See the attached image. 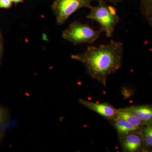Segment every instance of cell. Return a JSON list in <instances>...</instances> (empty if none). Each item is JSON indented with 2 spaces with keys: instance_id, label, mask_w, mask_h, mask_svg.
Instances as JSON below:
<instances>
[{
  "instance_id": "14",
  "label": "cell",
  "mask_w": 152,
  "mask_h": 152,
  "mask_svg": "<svg viewBox=\"0 0 152 152\" xmlns=\"http://www.w3.org/2000/svg\"><path fill=\"white\" fill-rule=\"evenodd\" d=\"M101 0H92V1L98 2ZM107 3H109L113 5L114 6H117L120 4H121L124 1V0H103Z\"/></svg>"
},
{
  "instance_id": "1",
  "label": "cell",
  "mask_w": 152,
  "mask_h": 152,
  "mask_svg": "<svg viewBox=\"0 0 152 152\" xmlns=\"http://www.w3.org/2000/svg\"><path fill=\"white\" fill-rule=\"evenodd\" d=\"M124 49L122 43L112 40L98 47H88L84 52L71 57L82 63L90 77L105 87L108 77L122 66Z\"/></svg>"
},
{
  "instance_id": "16",
  "label": "cell",
  "mask_w": 152,
  "mask_h": 152,
  "mask_svg": "<svg viewBox=\"0 0 152 152\" xmlns=\"http://www.w3.org/2000/svg\"><path fill=\"white\" fill-rule=\"evenodd\" d=\"M3 136V132L2 130L0 129V142L1 140V139L2 138Z\"/></svg>"
},
{
  "instance_id": "11",
  "label": "cell",
  "mask_w": 152,
  "mask_h": 152,
  "mask_svg": "<svg viewBox=\"0 0 152 152\" xmlns=\"http://www.w3.org/2000/svg\"><path fill=\"white\" fill-rule=\"evenodd\" d=\"M144 137L148 145L152 146V125L147 126L144 130Z\"/></svg>"
},
{
  "instance_id": "6",
  "label": "cell",
  "mask_w": 152,
  "mask_h": 152,
  "mask_svg": "<svg viewBox=\"0 0 152 152\" xmlns=\"http://www.w3.org/2000/svg\"><path fill=\"white\" fill-rule=\"evenodd\" d=\"M124 137L122 139V145L126 151H136L140 148L142 140L138 135L131 133Z\"/></svg>"
},
{
  "instance_id": "7",
  "label": "cell",
  "mask_w": 152,
  "mask_h": 152,
  "mask_svg": "<svg viewBox=\"0 0 152 152\" xmlns=\"http://www.w3.org/2000/svg\"><path fill=\"white\" fill-rule=\"evenodd\" d=\"M116 118L124 120L138 128L141 125L142 121L135 114L126 110L125 109L118 110Z\"/></svg>"
},
{
  "instance_id": "15",
  "label": "cell",
  "mask_w": 152,
  "mask_h": 152,
  "mask_svg": "<svg viewBox=\"0 0 152 152\" xmlns=\"http://www.w3.org/2000/svg\"><path fill=\"white\" fill-rule=\"evenodd\" d=\"M12 2L15 3H18L22 2L23 0H11Z\"/></svg>"
},
{
  "instance_id": "2",
  "label": "cell",
  "mask_w": 152,
  "mask_h": 152,
  "mask_svg": "<svg viewBox=\"0 0 152 152\" xmlns=\"http://www.w3.org/2000/svg\"><path fill=\"white\" fill-rule=\"evenodd\" d=\"M99 4L93 6L89 9V13L87 15V19L97 22L101 29L105 33L107 37L113 36L115 28L121 22V19L117 13L115 6L108 4L103 0L98 2Z\"/></svg>"
},
{
  "instance_id": "5",
  "label": "cell",
  "mask_w": 152,
  "mask_h": 152,
  "mask_svg": "<svg viewBox=\"0 0 152 152\" xmlns=\"http://www.w3.org/2000/svg\"><path fill=\"white\" fill-rule=\"evenodd\" d=\"M79 102L87 108L105 118H112L116 115L118 110L108 104L96 103L81 99H80Z\"/></svg>"
},
{
  "instance_id": "12",
  "label": "cell",
  "mask_w": 152,
  "mask_h": 152,
  "mask_svg": "<svg viewBox=\"0 0 152 152\" xmlns=\"http://www.w3.org/2000/svg\"><path fill=\"white\" fill-rule=\"evenodd\" d=\"M8 119L7 111L4 108L0 105V127L4 126L7 123Z\"/></svg>"
},
{
  "instance_id": "17",
  "label": "cell",
  "mask_w": 152,
  "mask_h": 152,
  "mask_svg": "<svg viewBox=\"0 0 152 152\" xmlns=\"http://www.w3.org/2000/svg\"><path fill=\"white\" fill-rule=\"evenodd\" d=\"M2 53V47L0 44V58H1V55Z\"/></svg>"
},
{
  "instance_id": "13",
  "label": "cell",
  "mask_w": 152,
  "mask_h": 152,
  "mask_svg": "<svg viewBox=\"0 0 152 152\" xmlns=\"http://www.w3.org/2000/svg\"><path fill=\"white\" fill-rule=\"evenodd\" d=\"M11 0H0V8L8 9L12 6Z\"/></svg>"
},
{
  "instance_id": "9",
  "label": "cell",
  "mask_w": 152,
  "mask_h": 152,
  "mask_svg": "<svg viewBox=\"0 0 152 152\" xmlns=\"http://www.w3.org/2000/svg\"><path fill=\"white\" fill-rule=\"evenodd\" d=\"M114 124L118 133L123 137L133 133L138 129V128L133 126L124 120L117 118L115 119Z\"/></svg>"
},
{
  "instance_id": "3",
  "label": "cell",
  "mask_w": 152,
  "mask_h": 152,
  "mask_svg": "<svg viewBox=\"0 0 152 152\" xmlns=\"http://www.w3.org/2000/svg\"><path fill=\"white\" fill-rule=\"evenodd\" d=\"M103 32L100 28L96 30L89 25L74 21L63 31L62 36L64 39L74 45L83 44H92L96 42Z\"/></svg>"
},
{
  "instance_id": "8",
  "label": "cell",
  "mask_w": 152,
  "mask_h": 152,
  "mask_svg": "<svg viewBox=\"0 0 152 152\" xmlns=\"http://www.w3.org/2000/svg\"><path fill=\"white\" fill-rule=\"evenodd\" d=\"M132 112L142 121H148L152 119V108L146 106H134L125 109Z\"/></svg>"
},
{
  "instance_id": "10",
  "label": "cell",
  "mask_w": 152,
  "mask_h": 152,
  "mask_svg": "<svg viewBox=\"0 0 152 152\" xmlns=\"http://www.w3.org/2000/svg\"><path fill=\"white\" fill-rule=\"evenodd\" d=\"M140 1L141 13L152 28V0H140Z\"/></svg>"
},
{
  "instance_id": "4",
  "label": "cell",
  "mask_w": 152,
  "mask_h": 152,
  "mask_svg": "<svg viewBox=\"0 0 152 152\" xmlns=\"http://www.w3.org/2000/svg\"><path fill=\"white\" fill-rule=\"evenodd\" d=\"M92 0H55L51 9L58 25H62L68 18L79 9L83 8L90 9Z\"/></svg>"
}]
</instances>
